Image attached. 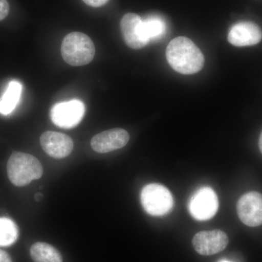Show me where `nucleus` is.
Segmentation results:
<instances>
[{
  "instance_id": "obj_20",
  "label": "nucleus",
  "mask_w": 262,
  "mask_h": 262,
  "mask_svg": "<svg viewBox=\"0 0 262 262\" xmlns=\"http://www.w3.org/2000/svg\"><path fill=\"white\" fill-rule=\"evenodd\" d=\"M258 146H259V149L262 154V132L261 135H260L259 141H258Z\"/></svg>"
},
{
  "instance_id": "obj_1",
  "label": "nucleus",
  "mask_w": 262,
  "mask_h": 262,
  "mask_svg": "<svg viewBox=\"0 0 262 262\" xmlns=\"http://www.w3.org/2000/svg\"><path fill=\"white\" fill-rule=\"evenodd\" d=\"M169 65L182 75L198 73L204 66V56L189 38L179 37L169 43L166 49Z\"/></svg>"
},
{
  "instance_id": "obj_17",
  "label": "nucleus",
  "mask_w": 262,
  "mask_h": 262,
  "mask_svg": "<svg viewBox=\"0 0 262 262\" xmlns=\"http://www.w3.org/2000/svg\"><path fill=\"white\" fill-rule=\"evenodd\" d=\"M10 11V6L7 0H0V20L8 16Z\"/></svg>"
},
{
  "instance_id": "obj_11",
  "label": "nucleus",
  "mask_w": 262,
  "mask_h": 262,
  "mask_svg": "<svg viewBox=\"0 0 262 262\" xmlns=\"http://www.w3.org/2000/svg\"><path fill=\"white\" fill-rule=\"evenodd\" d=\"M130 136L126 130L113 128L96 134L91 140V147L101 154L121 149L128 143Z\"/></svg>"
},
{
  "instance_id": "obj_5",
  "label": "nucleus",
  "mask_w": 262,
  "mask_h": 262,
  "mask_svg": "<svg viewBox=\"0 0 262 262\" xmlns=\"http://www.w3.org/2000/svg\"><path fill=\"white\" fill-rule=\"evenodd\" d=\"M85 107L80 100L56 103L51 108V120L57 126L70 129L78 125L83 118Z\"/></svg>"
},
{
  "instance_id": "obj_22",
  "label": "nucleus",
  "mask_w": 262,
  "mask_h": 262,
  "mask_svg": "<svg viewBox=\"0 0 262 262\" xmlns=\"http://www.w3.org/2000/svg\"><path fill=\"white\" fill-rule=\"evenodd\" d=\"M220 262H231V261H226V260H223V261H221Z\"/></svg>"
},
{
  "instance_id": "obj_2",
  "label": "nucleus",
  "mask_w": 262,
  "mask_h": 262,
  "mask_svg": "<svg viewBox=\"0 0 262 262\" xmlns=\"http://www.w3.org/2000/svg\"><path fill=\"white\" fill-rule=\"evenodd\" d=\"M8 178L17 187H24L32 181L40 179L43 174L42 164L32 155L15 151L7 165Z\"/></svg>"
},
{
  "instance_id": "obj_9",
  "label": "nucleus",
  "mask_w": 262,
  "mask_h": 262,
  "mask_svg": "<svg viewBox=\"0 0 262 262\" xmlns=\"http://www.w3.org/2000/svg\"><path fill=\"white\" fill-rule=\"evenodd\" d=\"M120 27L125 42L129 48L140 50L149 44L144 34L143 19L136 13H127L122 17Z\"/></svg>"
},
{
  "instance_id": "obj_21",
  "label": "nucleus",
  "mask_w": 262,
  "mask_h": 262,
  "mask_svg": "<svg viewBox=\"0 0 262 262\" xmlns=\"http://www.w3.org/2000/svg\"><path fill=\"white\" fill-rule=\"evenodd\" d=\"M42 194H36V196H35L36 201H39V200L41 199V198H42Z\"/></svg>"
},
{
  "instance_id": "obj_18",
  "label": "nucleus",
  "mask_w": 262,
  "mask_h": 262,
  "mask_svg": "<svg viewBox=\"0 0 262 262\" xmlns=\"http://www.w3.org/2000/svg\"><path fill=\"white\" fill-rule=\"evenodd\" d=\"M85 4L89 6L94 7V8H98V7L103 6L108 3V0H83Z\"/></svg>"
},
{
  "instance_id": "obj_13",
  "label": "nucleus",
  "mask_w": 262,
  "mask_h": 262,
  "mask_svg": "<svg viewBox=\"0 0 262 262\" xmlns=\"http://www.w3.org/2000/svg\"><path fill=\"white\" fill-rule=\"evenodd\" d=\"M21 92L22 84L20 82L15 80L10 82L0 100V114L8 115L13 113L18 105Z\"/></svg>"
},
{
  "instance_id": "obj_7",
  "label": "nucleus",
  "mask_w": 262,
  "mask_h": 262,
  "mask_svg": "<svg viewBox=\"0 0 262 262\" xmlns=\"http://www.w3.org/2000/svg\"><path fill=\"white\" fill-rule=\"evenodd\" d=\"M228 244V236L220 229L198 232L192 239L194 250L203 256L220 253L225 249Z\"/></svg>"
},
{
  "instance_id": "obj_8",
  "label": "nucleus",
  "mask_w": 262,
  "mask_h": 262,
  "mask_svg": "<svg viewBox=\"0 0 262 262\" xmlns=\"http://www.w3.org/2000/svg\"><path fill=\"white\" fill-rule=\"evenodd\" d=\"M239 220L248 227L262 225V194L256 192H248L239 198L237 205Z\"/></svg>"
},
{
  "instance_id": "obj_14",
  "label": "nucleus",
  "mask_w": 262,
  "mask_h": 262,
  "mask_svg": "<svg viewBox=\"0 0 262 262\" xmlns=\"http://www.w3.org/2000/svg\"><path fill=\"white\" fill-rule=\"evenodd\" d=\"M30 255L34 262H63L61 253L46 243L33 244L30 248Z\"/></svg>"
},
{
  "instance_id": "obj_16",
  "label": "nucleus",
  "mask_w": 262,
  "mask_h": 262,
  "mask_svg": "<svg viewBox=\"0 0 262 262\" xmlns=\"http://www.w3.org/2000/svg\"><path fill=\"white\" fill-rule=\"evenodd\" d=\"M18 237V229L14 222L8 218H0V246L14 244Z\"/></svg>"
},
{
  "instance_id": "obj_19",
  "label": "nucleus",
  "mask_w": 262,
  "mask_h": 262,
  "mask_svg": "<svg viewBox=\"0 0 262 262\" xmlns=\"http://www.w3.org/2000/svg\"><path fill=\"white\" fill-rule=\"evenodd\" d=\"M0 262H12L10 255L3 250H0Z\"/></svg>"
},
{
  "instance_id": "obj_4",
  "label": "nucleus",
  "mask_w": 262,
  "mask_h": 262,
  "mask_svg": "<svg viewBox=\"0 0 262 262\" xmlns=\"http://www.w3.org/2000/svg\"><path fill=\"white\" fill-rule=\"evenodd\" d=\"M141 203L146 213L161 216L171 211L174 202L168 188L160 184H150L141 191Z\"/></svg>"
},
{
  "instance_id": "obj_3",
  "label": "nucleus",
  "mask_w": 262,
  "mask_h": 262,
  "mask_svg": "<svg viewBox=\"0 0 262 262\" xmlns=\"http://www.w3.org/2000/svg\"><path fill=\"white\" fill-rule=\"evenodd\" d=\"M95 53L96 48L94 42L84 33H70L62 42L63 59L72 67L89 64L94 59Z\"/></svg>"
},
{
  "instance_id": "obj_6",
  "label": "nucleus",
  "mask_w": 262,
  "mask_h": 262,
  "mask_svg": "<svg viewBox=\"0 0 262 262\" xmlns=\"http://www.w3.org/2000/svg\"><path fill=\"white\" fill-rule=\"evenodd\" d=\"M218 208V196L211 188L208 187L198 189L189 203L191 215L198 221L210 220L214 216Z\"/></svg>"
},
{
  "instance_id": "obj_10",
  "label": "nucleus",
  "mask_w": 262,
  "mask_h": 262,
  "mask_svg": "<svg viewBox=\"0 0 262 262\" xmlns=\"http://www.w3.org/2000/svg\"><path fill=\"white\" fill-rule=\"evenodd\" d=\"M40 144L46 154L55 159L67 158L74 149L70 136L55 131H47L40 136Z\"/></svg>"
},
{
  "instance_id": "obj_15",
  "label": "nucleus",
  "mask_w": 262,
  "mask_h": 262,
  "mask_svg": "<svg viewBox=\"0 0 262 262\" xmlns=\"http://www.w3.org/2000/svg\"><path fill=\"white\" fill-rule=\"evenodd\" d=\"M144 34L148 42L158 40L166 32V24L163 18L158 15H150L143 20Z\"/></svg>"
},
{
  "instance_id": "obj_12",
  "label": "nucleus",
  "mask_w": 262,
  "mask_h": 262,
  "mask_svg": "<svg viewBox=\"0 0 262 262\" xmlns=\"http://www.w3.org/2000/svg\"><path fill=\"white\" fill-rule=\"evenodd\" d=\"M227 39L236 47L255 46L261 40L262 31L257 24L253 22L241 21L231 28Z\"/></svg>"
}]
</instances>
